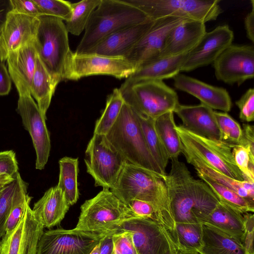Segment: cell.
Returning a JSON list of instances; mask_svg holds the SVG:
<instances>
[{"mask_svg": "<svg viewBox=\"0 0 254 254\" xmlns=\"http://www.w3.org/2000/svg\"><path fill=\"white\" fill-rule=\"evenodd\" d=\"M59 164L60 174L57 186L70 206L77 202L79 197L78 158L64 157L59 160Z\"/></svg>", "mask_w": 254, "mask_h": 254, "instance_id": "f546056e", "label": "cell"}, {"mask_svg": "<svg viewBox=\"0 0 254 254\" xmlns=\"http://www.w3.org/2000/svg\"><path fill=\"white\" fill-rule=\"evenodd\" d=\"M149 19L124 0H101L90 16L74 54H86L112 34Z\"/></svg>", "mask_w": 254, "mask_h": 254, "instance_id": "277c9868", "label": "cell"}, {"mask_svg": "<svg viewBox=\"0 0 254 254\" xmlns=\"http://www.w3.org/2000/svg\"><path fill=\"white\" fill-rule=\"evenodd\" d=\"M179 254H198L196 253H186V252H180Z\"/></svg>", "mask_w": 254, "mask_h": 254, "instance_id": "6f0895ef", "label": "cell"}, {"mask_svg": "<svg viewBox=\"0 0 254 254\" xmlns=\"http://www.w3.org/2000/svg\"></svg>", "mask_w": 254, "mask_h": 254, "instance_id": "94428289", "label": "cell"}, {"mask_svg": "<svg viewBox=\"0 0 254 254\" xmlns=\"http://www.w3.org/2000/svg\"><path fill=\"white\" fill-rule=\"evenodd\" d=\"M220 133V141L233 147L239 145L242 128L239 124L226 112L214 111Z\"/></svg>", "mask_w": 254, "mask_h": 254, "instance_id": "f35d334b", "label": "cell"}, {"mask_svg": "<svg viewBox=\"0 0 254 254\" xmlns=\"http://www.w3.org/2000/svg\"><path fill=\"white\" fill-rule=\"evenodd\" d=\"M44 14L53 16L65 22L70 18L71 3L63 0H34Z\"/></svg>", "mask_w": 254, "mask_h": 254, "instance_id": "ab89813d", "label": "cell"}, {"mask_svg": "<svg viewBox=\"0 0 254 254\" xmlns=\"http://www.w3.org/2000/svg\"><path fill=\"white\" fill-rule=\"evenodd\" d=\"M39 24L38 17L11 11L0 33V60L21 47L33 45Z\"/></svg>", "mask_w": 254, "mask_h": 254, "instance_id": "d6986e66", "label": "cell"}, {"mask_svg": "<svg viewBox=\"0 0 254 254\" xmlns=\"http://www.w3.org/2000/svg\"><path fill=\"white\" fill-rule=\"evenodd\" d=\"M125 231L131 233L137 254H179L181 252L170 230L151 219L132 216L114 225L107 232L113 235Z\"/></svg>", "mask_w": 254, "mask_h": 254, "instance_id": "52a82bcc", "label": "cell"}, {"mask_svg": "<svg viewBox=\"0 0 254 254\" xmlns=\"http://www.w3.org/2000/svg\"><path fill=\"white\" fill-rule=\"evenodd\" d=\"M17 184L13 196L10 212L6 224V232L13 230L18 224L24 213L26 205L31 197L27 193V184L22 179L19 173L17 175Z\"/></svg>", "mask_w": 254, "mask_h": 254, "instance_id": "74e56055", "label": "cell"}, {"mask_svg": "<svg viewBox=\"0 0 254 254\" xmlns=\"http://www.w3.org/2000/svg\"><path fill=\"white\" fill-rule=\"evenodd\" d=\"M173 79L176 88L196 97L201 103L213 110H219L226 113L230 111L232 103L226 89L211 85L180 73Z\"/></svg>", "mask_w": 254, "mask_h": 254, "instance_id": "44dd1931", "label": "cell"}, {"mask_svg": "<svg viewBox=\"0 0 254 254\" xmlns=\"http://www.w3.org/2000/svg\"><path fill=\"white\" fill-rule=\"evenodd\" d=\"M187 20L189 19L174 16L154 20L152 26L131 49L125 59L136 69L144 64L158 59L170 30Z\"/></svg>", "mask_w": 254, "mask_h": 254, "instance_id": "9a60e30c", "label": "cell"}, {"mask_svg": "<svg viewBox=\"0 0 254 254\" xmlns=\"http://www.w3.org/2000/svg\"><path fill=\"white\" fill-rule=\"evenodd\" d=\"M240 146L247 149L251 158L254 160V127L253 125H243L242 135Z\"/></svg>", "mask_w": 254, "mask_h": 254, "instance_id": "681fc988", "label": "cell"}, {"mask_svg": "<svg viewBox=\"0 0 254 254\" xmlns=\"http://www.w3.org/2000/svg\"><path fill=\"white\" fill-rule=\"evenodd\" d=\"M56 87L37 57L30 94L36 100L41 114L45 118Z\"/></svg>", "mask_w": 254, "mask_h": 254, "instance_id": "4dcf8cb0", "label": "cell"}, {"mask_svg": "<svg viewBox=\"0 0 254 254\" xmlns=\"http://www.w3.org/2000/svg\"><path fill=\"white\" fill-rule=\"evenodd\" d=\"M137 115L149 151L162 172L166 174L169 157L155 130V120Z\"/></svg>", "mask_w": 254, "mask_h": 254, "instance_id": "836d02e7", "label": "cell"}, {"mask_svg": "<svg viewBox=\"0 0 254 254\" xmlns=\"http://www.w3.org/2000/svg\"><path fill=\"white\" fill-rule=\"evenodd\" d=\"M173 113H166L154 120L156 133L170 159L178 158L182 151V143L176 130Z\"/></svg>", "mask_w": 254, "mask_h": 254, "instance_id": "1f68e13d", "label": "cell"}, {"mask_svg": "<svg viewBox=\"0 0 254 254\" xmlns=\"http://www.w3.org/2000/svg\"><path fill=\"white\" fill-rule=\"evenodd\" d=\"M5 189H4V190H5ZM4 190H3V191H0V197L1 195L2 194V192H3Z\"/></svg>", "mask_w": 254, "mask_h": 254, "instance_id": "680465c9", "label": "cell"}, {"mask_svg": "<svg viewBox=\"0 0 254 254\" xmlns=\"http://www.w3.org/2000/svg\"><path fill=\"white\" fill-rule=\"evenodd\" d=\"M164 181L176 223H204L219 200L202 180L195 179L184 162L171 159Z\"/></svg>", "mask_w": 254, "mask_h": 254, "instance_id": "6da1fadb", "label": "cell"}, {"mask_svg": "<svg viewBox=\"0 0 254 254\" xmlns=\"http://www.w3.org/2000/svg\"><path fill=\"white\" fill-rule=\"evenodd\" d=\"M240 110L239 118L243 122H251L254 120V89H248L236 101Z\"/></svg>", "mask_w": 254, "mask_h": 254, "instance_id": "7bdbcfd3", "label": "cell"}, {"mask_svg": "<svg viewBox=\"0 0 254 254\" xmlns=\"http://www.w3.org/2000/svg\"><path fill=\"white\" fill-rule=\"evenodd\" d=\"M12 11L34 17L43 15L39 6L34 0H10Z\"/></svg>", "mask_w": 254, "mask_h": 254, "instance_id": "c3c4849f", "label": "cell"}, {"mask_svg": "<svg viewBox=\"0 0 254 254\" xmlns=\"http://www.w3.org/2000/svg\"></svg>", "mask_w": 254, "mask_h": 254, "instance_id": "91938a15", "label": "cell"}, {"mask_svg": "<svg viewBox=\"0 0 254 254\" xmlns=\"http://www.w3.org/2000/svg\"><path fill=\"white\" fill-rule=\"evenodd\" d=\"M18 173L15 152L12 150L0 152V175L6 174L15 178Z\"/></svg>", "mask_w": 254, "mask_h": 254, "instance_id": "bcb514c9", "label": "cell"}, {"mask_svg": "<svg viewBox=\"0 0 254 254\" xmlns=\"http://www.w3.org/2000/svg\"><path fill=\"white\" fill-rule=\"evenodd\" d=\"M110 190L126 205L133 199L151 204L160 223L170 230L177 240L176 222L168 191L161 178L144 168L126 162Z\"/></svg>", "mask_w": 254, "mask_h": 254, "instance_id": "7a4b0ae2", "label": "cell"}, {"mask_svg": "<svg viewBox=\"0 0 254 254\" xmlns=\"http://www.w3.org/2000/svg\"><path fill=\"white\" fill-rule=\"evenodd\" d=\"M154 21L149 19L141 23L127 27L113 33L86 54L125 59L152 26Z\"/></svg>", "mask_w": 254, "mask_h": 254, "instance_id": "ffe728a7", "label": "cell"}, {"mask_svg": "<svg viewBox=\"0 0 254 254\" xmlns=\"http://www.w3.org/2000/svg\"><path fill=\"white\" fill-rule=\"evenodd\" d=\"M124 103L119 88H115L108 96L105 108L95 123L93 134L105 135L108 133L116 122Z\"/></svg>", "mask_w": 254, "mask_h": 254, "instance_id": "d590c367", "label": "cell"}, {"mask_svg": "<svg viewBox=\"0 0 254 254\" xmlns=\"http://www.w3.org/2000/svg\"><path fill=\"white\" fill-rule=\"evenodd\" d=\"M80 209L75 228L91 232H107L114 225L135 216L110 189L105 188L94 197L86 200Z\"/></svg>", "mask_w": 254, "mask_h": 254, "instance_id": "ba28073f", "label": "cell"}, {"mask_svg": "<svg viewBox=\"0 0 254 254\" xmlns=\"http://www.w3.org/2000/svg\"><path fill=\"white\" fill-rule=\"evenodd\" d=\"M196 173L212 190L220 202L243 214L254 212V203L242 197L234 190L218 184L202 173Z\"/></svg>", "mask_w": 254, "mask_h": 254, "instance_id": "d6a6232c", "label": "cell"}, {"mask_svg": "<svg viewBox=\"0 0 254 254\" xmlns=\"http://www.w3.org/2000/svg\"><path fill=\"white\" fill-rule=\"evenodd\" d=\"M251 10L247 14L244 19V25L247 38L253 43H254V0H252Z\"/></svg>", "mask_w": 254, "mask_h": 254, "instance_id": "816d5d0a", "label": "cell"}, {"mask_svg": "<svg viewBox=\"0 0 254 254\" xmlns=\"http://www.w3.org/2000/svg\"><path fill=\"white\" fill-rule=\"evenodd\" d=\"M44 228L28 203L18 224L1 238L0 254H36Z\"/></svg>", "mask_w": 254, "mask_h": 254, "instance_id": "2e32d148", "label": "cell"}, {"mask_svg": "<svg viewBox=\"0 0 254 254\" xmlns=\"http://www.w3.org/2000/svg\"><path fill=\"white\" fill-rule=\"evenodd\" d=\"M232 152L236 166L246 181L254 183V160L251 158L249 151L238 145L233 147Z\"/></svg>", "mask_w": 254, "mask_h": 254, "instance_id": "60d3db41", "label": "cell"}, {"mask_svg": "<svg viewBox=\"0 0 254 254\" xmlns=\"http://www.w3.org/2000/svg\"><path fill=\"white\" fill-rule=\"evenodd\" d=\"M100 1L101 0H83L71 3V16L65 24L67 32L79 36L85 30L91 14Z\"/></svg>", "mask_w": 254, "mask_h": 254, "instance_id": "8d00e7d4", "label": "cell"}, {"mask_svg": "<svg viewBox=\"0 0 254 254\" xmlns=\"http://www.w3.org/2000/svg\"><path fill=\"white\" fill-rule=\"evenodd\" d=\"M216 79L238 86L254 76V47L250 45L228 46L213 63Z\"/></svg>", "mask_w": 254, "mask_h": 254, "instance_id": "4fadbf2b", "label": "cell"}, {"mask_svg": "<svg viewBox=\"0 0 254 254\" xmlns=\"http://www.w3.org/2000/svg\"><path fill=\"white\" fill-rule=\"evenodd\" d=\"M119 89L124 102L137 114L153 120L174 112L180 104L177 93L163 80L126 79Z\"/></svg>", "mask_w": 254, "mask_h": 254, "instance_id": "8992f818", "label": "cell"}, {"mask_svg": "<svg viewBox=\"0 0 254 254\" xmlns=\"http://www.w3.org/2000/svg\"><path fill=\"white\" fill-rule=\"evenodd\" d=\"M188 53L158 59L144 64L126 79L134 81L163 80L173 78L181 71Z\"/></svg>", "mask_w": 254, "mask_h": 254, "instance_id": "4316f807", "label": "cell"}, {"mask_svg": "<svg viewBox=\"0 0 254 254\" xmlns=\"http://www.w3.org/2000/svg\"><path fill=\"white\" fill-rule=\"evenodd\" d=\"M113 254H137L130 233L127 231L113 235Z\"/></svg>", "mask_w": 254, "mask_h": 254, "instance_id": "ee69618b", "label": "cell"}, {"mask_svg": "<svg viewBox=\"0 0 254 254\" xmlns=\"http://www.w3.org/2000/svg\"><path fill=\"white\" fill-rule=\"evenodd\" d=\"M127 205L136 216L150 218L161 223L151 204L140 200L133 199L128 202Z\"/></svg>", "mask_w": 254, "mask_h": 254, "instance_id": "f6af8a7d", "label": "cell"}, {"mask_svg": "<svg viewBox=\"0 0 254 254\" xmlns=\"http://www.w3.org/2000/svg\"><path fill=\"white\" fill-rule=\"evenodd\" d=\"M84 159L86 171L95 186L111 189L127 161L110 144L106 136L93 134L89 141Z\"/></svg>", "mask_w": 254, "mask_h": 254, "instance_id": "30bf717a", "label": "cell"}, {"mask_svg": "<svg viewBox=\"0 0 254 254\" xmlns=\"http://www.w3.org/2000/svg\"><path fill=\"white\" fill-rule=\"evenodd\" d=\"M213 109L200 103L197 105L179 104L174 112L181 119L184 128L197 135L220 141V131Z\"/></svg>", "mask_w": 254, "mask_h": 254, "instance_id": "7402d4cb", "label": "cell"}, {"mask_svg": "<svg viewBox=\"0 0 254 254\" xmlns=\"http://www.w3.org/2000/svg\"><path fill=\"white\" fill-rule=\"evenodd\" d=\"M37 54L33 45L11 52L6 59L8 71L19 96L30 95L35 73Z\"/></svg>", "mask_w": 254, "mask_h": 254, "instance_id": "603a6c76", "label": "cell"}, {"mask_svg": "<svg viewBox=\"0 0 254 254\" xmlns=\"http://www.w3.org/2000/svg\"><path fill=\"white\" fill-rule=\"evenodd\" d=\"M242 241L245 232L243 214L221 202L218 203L204 223Z\"/></svg>", "mask_w": 254, "mask_h": 254, "instance_id": "f1b7e54d", "label": "cell"}, {"mask_svg": "<svg viewBox=\"0 0 254 254\" xmlns=\"http://www.w3.org/2000/svg\"><path fill=\"white\" fill-rule=\"evenodd\" d=\"M202 245L198 254H245L235 237L211 225L202 223Z\"/></svg>", "mask_w": 254, "mask_h": 254, "instance_id": "83f0119b", "label": "cell"}, {"mask_svg": "<svg viewBox=\"0 0 254 254\" xmlns=\"http://www.w3.org/2000/svg\"><path fill=\"white\" fill-rule=\"evenodd\" d=\"M176 130L183 146L228 177L238 181H246L236 165L232 152V146L220 141L197 135L181 126H176Z\"/></svg>", "mask_w": 254, "mask_h": 254, "instance_id": "8fae6325", "label": "cell"}, {"mask_svg": "<svg viewBox=\"0 0 254 254\" xmlns=\"http://www.w3.org/2000/svg\"><path fill=\"white\" fill-rule=\"evenodd\" d=\"M245 232L241 243L245 249V254H254V215L250 213L243 214Z\"/></svg>", "mask_w": 254, "mask_h": 254, "instance_id": "7dc6e473", "label": "cell"}, {"mask_svg": "<svg viewBox=\"0 0 254 254\" xmlns=\"http://www.w3.org/2000/svg\"><path fill=\"white\" fill-rule=\"evenodd\" d=\"M206 32L202 22L189 19L182 22L169 32L158 59L189 53Z\"/></svg>", "mask_w": 254, "mask_h": 254, "instance_id": "cb8c5ba5", "label": "cell"}, {"mask_svg": "<svg viewBox=\"0 0 254 254\" xmlns=\"http://www.w3.org/2000/svg\"><path fill=\"white\" fill-rule=\"evenodd\" d=\"M34 46L37 56L57 86L69 80L74 53L71 50L68 32L62 19L49 15L38 17Z\"/></svg>", "mask_w": 254, "mask_h": 254, "instance_id": "3957f363", "label": "cell"}, {"mask_svg": "<svg viewBox=\"0 0 254 254\" xmlns=\"http://www.w3.org/2000/svg\"><path fill=\"white\" fill-rule=\"evenodd\" d=\"M135 69L133 64L124 58L92 54L76 55L74 53L69 80H77L83 77L95 75L127 78Z\"/></svg>", "mask_w": 254, "mask_h": 254, "instance_id": "ac0fdd59", "label": "cell"}, {"mask_svg": "<svg viewBox=\"0 0 254 254\" xmlns=\"http://www.w3.org/2000/svg\"><path fill=\"white\" fill-rule=\"evenodd\" d=\"M180 252L198 253L202 245V223H176Z\"/></svg>", "mask_w": 254, "mask_h": 254, "instance_id": "e575fe53", "label": "cell"}, {"mask_svg": "<svg viewBox=\"0 0 254 254\" xmlns=\"http://www.w3.org/2000/svg\"><path fill=\"white\" fill-rule=\"evenodd\" d=\"M127 162L141 167L163 180V173L146 145L137 114L125 102L112 127L105 135Z\"/></svg>", "mask_w": 254, "mask_h": 254, "instance_id": "5b68a950", "label": "cell"}, {"mask_svg": "<svg viewBox=\"0 0 254 254\" xmlns=\"http://www.w3.org/2000/svg\"><path fill=\"white\" fill-rule=\"evenodd\" d=\"M11 79L4 62L0 60V96L9 94L11 89Z\"/></svg>", "mask_w": 254, "mask_h": 254, "instance_id": "f907efd6", "label": "cell"}, {"mask_svg": "<svg viewBox=\"0 0 254 254\" xmlns=\"http://www.w3.org/2000/svg\"><path fill=\"white\" fill-rule=\"evenodd\" d=\"M14 179L15 178H13L8 175H0V192L3 191Z\"/></svg>", "mask_w": 254, "mask_h": 254, "instance_id": "11a10c76", "label": "cell"}, {"mask_svg": "<svg viewBox=\"0 0 254 254\" xmlns=\"http://www.w3.org/2000/svg\"><path fill=\"white\" fill-rule=\"evenodd\" d=\"M70 206L57 186L49 189L34 204L32 211L44 228H52L60 224Z\"/></svg>", "mask_w": 254, "mask_h": 254, "instance_id": "d4e9b609", "label": "cell"}, {"mask_svg": "<svg viewBox=\"0 0 254 254\" xmlns=\"http://www.w3.org/2000/svg\"><path fill=\"white\" fill-rule=\"evenodd\" d=\"M156 20L167 16L202 22L215 20L222 12L220 0H124Z\"/></svg>", "mask_w": 254, "mask_h": 254, "instance_id": "9c48e42d", "label": "cell"}, {"mask_svg": "<svg viewBox=\"0 0 254 254\" xmlns=\"http://www.w3.org/2000/svg\"><path fill=\"white\" fill-rule=\"evenodd\" d=\"M113 234L107 232L100 241V254H113Z\"/></svg>", "mask_w": 254, "mask_h": 254, "instance_id": "f5cc1de1", "label": "cell"}, {"mask_svg": "<svg viewBox=\"0 0 254 254\" xmlns=\"http://www.w3.org/2000/svg\"><path fill=\"white\" fill-rule=\"evenodd\" d=\"M16 111L21 118L25 129L31 136L36 154L35 168L42 170L48 162L51 150L46 118L42 115L30 95L19 96Z\"/></svg>", "mask_w": 254, "mask_h": 254, "instance_id": "5bb4252c", "label": "cell"}, {"mask_svg": "<svg viewBox=\"0 0 254 254\" xmlns=\"http://www.w3.org/2000/svg\"><path fill=\"white\" fill-rule=\"evenodd\" d=\"M233 39V31L227 24L206 32L196 45L188 53L181 71H190L213 64L232 44Z\"/></svg>", "mask_w": 254, "mask_h": 254, "instance_id": "e0dca14e", "label": "cell"}, {"mask_svg": "<svg viewBox=\"0 0 254 254\" xmlns=\"http://www.w3.org/2000/svg\"><path fill=\"white\" fill-rule=\"evenodd\" d=\"M182 153L187 162L193 166L196 172L202 173L218 184L234 190L242 197L254 203V183L232 179L212 167L202 158L182 145Z\"/></svg>", "mask_w": 254, "mask_h": 254, "instance_id": "484cf974", "label": "cell"}, {"mask_svg": "<svg viewBox=\"0 0 254 254\" xmlns=\"http://www.w3.org/2000/svg\"><path fill=\"white\" fill-rule=\"evenodd\" d=\"M107 232L57 228L44 232L36 254H89Z\"/></svg>", "mask_w": 254, "mask_h": 254, "instance_id": "7c38bea8", "label": "cell"}, {"mask_svg": "<svg viewBox=\"0 0 254 254\" xmlns=\"http://www.w3.org/2000/svg\"><path fill=\"white\" fill-rule=\"evenodd\" d=\"M17 175L14 180L5 188L0 197V239L5 233L6 224L17 184Z\"/></svg>", "mask_w": 254, "mask_h": 254, "instance_id": "b9f144b4", "label": "cell"}, {"mask_svg": "<svg viewBox=\"0 0 254 254\" xmlns=\"http://www.w3.org/2000/svg\"><path fill=\"white\" fill-rule=\"evenodd\" d=\"M12 11L10 0H0V33L5 22L8 14Z\"/></svg>", "mask_w": 254, "mask_h": 254, "instance_id": "db71d44e", "label": "cell"}, {"mask_svg": "<svg viewBox=\"0 0 254 254\" xmlns=\"http://www.w3.org/2000/svg\"><path fill=\"white\" fill-rule=\"evenodd\" d=\"M100 242L95 247L89 254H100Z\"/></svg>", "mask_w": 254, "mask_h": 254, "instance_id": "9f6ffc18", "label": "cell"}]
</instances>
